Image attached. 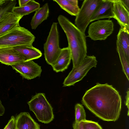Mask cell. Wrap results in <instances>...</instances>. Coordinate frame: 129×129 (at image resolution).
Masks as SVG:
<instances>
[{
	"label": "cell",
	"mask_w": 129,
	"mask_h": 129,
	"mask_svg": "<svg viewBox=\"0 0 129 129\" xmlns=\"http://www.w3.org/2000/svg\"><path fill=\"white\" fill-rule=\"evenodd\" d=\"M81 102L89 110L103 121H115L119 117L121 98L112 85L97 83L86 91Z\"/></svg>",
	"instance_id": "1"
},
{
	"label": "cell",
	"mask_w": 129,
	"mask_h": 129,
	"mask_svg": "<svg viewBox=\"0 0 129 129\" xmlns=\"http://www.w3.org/2000/svg\"><path fill=\"white\" fill-rule=\"evenodd\" d=\"M57 19L67 38L73 67H76L81 63L87 56L85 34L64 16L59 15Z\"/></svg>",
	"instance_id": "2"
},
{
	"label": "cell",
	"mask_w": 129,
	"mask_h": 129,
	"mask_svg": "<svg viewBox=\"0 0 129 129\" xmlns=\"http://www.w3.org/2000/svg\"><path fill=\"white\" fill-rule=\"evenodd\" d=\"M35 38L30 31L19 25L0 36V48L32 45Z\"/></svg>",
	"instance_id": "3"
},
{
	"label": "cell",
	"mask_w": 129,
	"mask_h": 129,
	"mask_svg": "<svg viewBox=\"0 0 129 129\" xmlns=\"http://www.w3.org/2000/svg\"><path fill=\"white\" fill-rule=\"evenodd\" d=\"M27 103L30 110L34 112L39 121L47 124L53 120V108L44 93H37Z\"/></svg>",
	"instance_id": "4"
},
{
	"label": "cell",
	"mask_w": 129,
	"mask_h": 129,
	"mask_svg": "<svg viewBox=\"0 0 129 129\" xmlns=\"http://www.w3.org/2000/svg\"><path fill=\"white\" fill-rule=\"evenodd\" d=\"M57 24L56 22H53L46 41L44 44L45 60L51 66L55 61L61 50L59 46Z\"/></svg>",
	"instance_id": "5"
},
{
	"label": "cell",
	"mask_w": 129,
	"mask_h": 129,
	"mask_svg": "<svg viewBox=\"0 0 129 129\" xmlns=\"http://www.w3.org/2000/svg\"><path fill=\"white\" fill-rule=\"evenodd\" d=\"M97 63L96 57L94 56H86L81 64L76 67H73L65 78L63 86L73 85L81 80L91 68L96 67Z\"/></svg>",
	"instance_id": "6"
},
{
	"label": "cell",
	"mask_w": 129,
	"mask_h": 129,
	"mask_svg": "<svg viewBox=\"0 0 129 129\" xmlns=\"http://www.w3.org/2000/svg\"><path fill=\"white\" fill-rule=\"evenodd\" d=\"M102 1L85 0L83 1L75 21V25L82 32L85 33L93 14Z\"/></svg>",
	"instance_id": "7"
},
{
	"label": "cell",
	"mask_w": 129,
	"mask_h": 129,
	"mask_svg": "<svg viewBox=\"0 0 129 129\" xmlns=\"http://www.w3.org/2000/svg\"><path fill=\"white\" fill-rule=\"evenodd\" d=\"M114 30V24L110 20H99L89 26L87 37L93 41L104 40Z\"/></svg>",
	"instance_id": "8"
},
{
	"label": "cell",
	"mask_w": 129,
	"mask_h": 129,
	"mask_svg": "<svg viewBox=\"0 0 129 129\" xmlns=\"http://www.w3.org/2000/svg\"><path fill=\"white\" fill-rule=\"evenodd\" d=\"M11 66L23 78L28 80L40 77L42 72L41 67L33 60L22 61Z\"/></svg>",
	"instance_id": "9"
},
{
	"label": "cell",
	"mask_w": 129,
	"mask_h": 129,
	"mask_svg": "<svg viewBox=\"0 0 129 129\" xmlns=\"http://www.w3.org/2000/svg\"><path fill=\"white\" fill-rule=\"evenodd\" d=\"M113 1L114 18L117 20L121 28L129 31V11L124 7L120 0Z\"/></svg>",
	"instance_id": "10"
},
{
	"label": "cell",
	"mask_w": 129,
	"mask_h": 129,
	"mask_svg": "<svg viewBox=\"0 0 129 129\" xmlns=\"http://www.w3.org/2000/svg\"><path fill=\"white\" fill-rule=\"evenodd\" d=\"M26 61L24 57L12 47L0 48V62L11 66L22 61Z\"/></svg>",
	"instance_id": "11"
},
{
	"label": "cell",
	"mask_w": 129,
	"mask_h": 129,
	"mask_svg": "<svg viewBox=\"0 0 129 129\" xmlns=\"http://www.w3.org/2000/svg\"><path fill=\"white\" fill-rule=\"evenodd\" d=\"M113 9V0H102L93 14L91 22L103 18H114Z\"/></svg>",
	"instance_id": "12"
},
{
	"label": "cell",
	"mask_w": 129,
	"mask_h": 129,
	"mask_svg": "<svg viewBox=\"0 0 129 129\" xmlns=\"http://www.w3.org/2000/svg\"><path fill=\"white\" fill-rule=\"evenodd\" d=\"M71 59V54L68 47L64 48L61 49L60 53L51 66L56 72H62L67 69Z\"/></svg>",
	"instance_id": "13"
},
{
	"label": "cell",
	"mask_w": 129,
	"mask_h": 129,
	"mask_svg": "<svg viewBox=\"0 0 129 129\" xmlns=\"http://www.w3.org/2000/svg\"><path fill=\"white\" fill-rule=\"evenodd\" d=\"M17 129H40V125L27 112L20 113L16 118Z\"/></svg>",
	"instance_id": "14"
},
{
	"label": "cell",
	"mask_w": 129,
	"mask_h": 129,
	"mask_svg": "<svg viewBox=\"0 0 129 129\" xmlns=\"http://www.w3.org/2000/svg\"><path fill=\"white\" fill-rule=\"evenodd\" d=\"M23 17L12 12L0 21V36L19 25V22Z\"/></svg>",
	"instance_id": "15"
},
{
	"label": "cell",
	"mask_w": 129,
	"mask_h": 129,
	"mask_svg": "<svg viewBox=\"0 0 129 129\" xmlns=\"http://www.w3.org/2000/svg\"><path fill=\"white\" fill-rule=\"evenodd\" d=\"M12 47L22 55L26 61L38 59L42 55L41 51L33 45H22Z\"/></svg>",
	"instance_id": "16"
},
{
	"label": "cell",
	"mask_w": 129,
	"mask_h": 129,
	"mask_svg": "<svg viewBox=\"0 0 129 129\" xmlns=\"http://www.w3.org/2000/svg\"><path fill=\"white\" fill-rule=\"evenodd\" d=\"M49 13V6L46 3L36 11L30 22L31 29H36L43 21L47 20Z\"/></svg>",
	"instance_id": "17"
},
{
	"label": "cell",
	"mask_w": 129,
	"mask_h": 129,
	"mask_svg": "<svg viewBox=\"0 0 129 129\" xmlns=\"http://www.w3.org/2000/svg\"><path fill=\"white\" fill-rule=\"evenodd\" d=\"M116 48L121 50L129 60V31L120 28L117 36Z\"/></svg>",
	"instance_id": "18"
},
{
	"label": "cell",
	"mask_w": 129,
	"mask_h": 129,
	"mask_svg": "<svg viewBox=\"0 0 129 129\" xmlns=\"http://www.w3.org/2000/svg\"><path fill=\"white\" fill-rule=\"evenodd\" d=\"M62 9L72 16L77 15L80 8L77 0H53Z\"/></svg>",
	"instance_id": "19"
},
{
	"label": "cell",
	"mask_w": 129,
	"mask_h": 129,
	"mask_svg": "<svg viewBox=\"0 0 129 129\" xmlns=\"http://www.w3.org/2000/svg\"><path fill=\"white\" fill-rule=\"evenodd\" d=\"M39 3L34 0H30L26 5L22 7H15L12 12L23 17L36 11L40 8Z\"/></svg>",
	"instance_id": "20"
},
{
	"label": "cell",
	"mask_w": 129,
	"mask_h": 129,
	"mask_svg": "<svg viewBox=\"0 0 129 129\" xmlns=\"http://www.w3.org/2000/svg\"><path fill=\"white\" fill-rule=\"evenodd\" d=\"M17 3L16 0H0V21L12 12Z\"/></svg>",
	"instance_id": "21"
},
{
	"label": "cell",
	"mask_w": 129,
	"mask_h": 129,
	"mask_svg": "<svg viewBox=\"0 0 129 129\" xmlns=\"http://www.w3.org/2000/svg\"><path fill=\"white\" fill-rule=\"evenodd\" d=\"M121 64L122 70L127 79L129 80V60L126 58L123 51L120 49L116 48Z\"/></svg>",
	"instance_id": "22"
},
{
	"label": "cell",
	"mask_w": 129,
	"mask_h": 129,
	"mask_svg": "<svg viewBox=\"0 0 129 129\" xmlns=\"http://www.w3.org/2000/svg\"><path fill=\"white\" fill-rule=\"evenodd\" d=\"M75 121L79 123L86 120V114L82 105L77 103L75 106Z\"/></svg>",
	"instance_id": "23"
},
{
	"label": "cell",
	"mask_w": 129,
	"mask_h": 129,
	"mask_svg": "<svg viewBox=\"0 0 129 129\" xmlns=\"http://www.w3.org/2000/svg\"><path fill=\"white\" fill-rule=\"evenodd\" d=\"M82 122L84 129H103L99 124L95 121L86 120Z\"/></svg>",
	"instance_id": "24"
},
{
	"label": "cell",
	"mask_w": 129,
	"mask_h": 129,
	"mask_svg": "<svg viewBox=\"0 0 129 129\" xmlns=\"http://www.w3.org/2000/svg\"><path fill=\"white\" fill-rule=\"evenodd\" d=\"M16 128L15 118L12 116L4 129H16Z\"/></svg>",
	"instance_id": "25"
},
{
	"label": "cell",
	"mask_w": 129,
	"mask_h": 129,
	"mask_svg": "<svg viewBox=\"0 0 129 129\" xmlns=\"http://www.w3.org/2000/svg\"><path fill=\"white\" fill-rule=\"evenodd\" d=\"M73 129H84L82 122L79 123L75 122L73 124Z\"/></svg>",
	"instance_id": "26"
},
{
	"label": "cell",
	"mask_w": 129,
	"mask_h": 129,
	"mask_svg": "<svg viewBox=\"0 0 129 129\" xmlns=\"http://www.w3.org/2000/svg\"><path fill=\"white\" fill-rule=\"evenodd\" d=\"M124 7L129 11V0H120Z\"/></svg>",
	"instance_id": "27"
},
{
	"label": "cell",
	"mask_w": 129,
	"mask_h": 129,
	"mask_svg": "<svg viewBox=\"0 0 129 129\" xmlns=\"http://www.w3.org/2000/svg\"><path fill=\"white\" fill-rule=\"evenodd\" d=\"M129 90L126 92V94L125 96V105L126 106L128 109L127 115H129Z\"/></svg>",
	"instance_id": "28"
},
{
	"label": "cell",
	"mask_w": 129,
	"mask_h": 129,
	"mask_svg": "<svg viewBox=\"0 0 129 129\" xmlns=\"http://www.w3.org/2000/svg\"><path fill=\"white\" fill-rule=\"evenodd\" d=\"M5 112V109L0 100V117L3 116Z\"/></svg>",
	"instance_id": "29"
},
{
	"label": "cell",
	"mask_w": 129,
	"mask_h": 129,
	"mask_svg": "<svg viewBox=\"0 0 129 129\" xmlns=\"http://www.w3.org/2000/svg\"><path fill=\"white\" fill-rule=\"evenodd\" d=\"M30 0H19L18 3L19 7L23 6L27 4Z\"/></svg>",
	"instance_id": "30"
},
{
	"label": "cell",
	"mask_w": 129,
	"mask_h": 129,
	"mask_svg": "<svg viewBox=\"0 0 129 129\" xmlns=\"http://www.w3.org/2000/svg\"><path fill=\"white\" fill-rule=\"evenodd\" d=\"M16 129H17V128H16Z\"/></svg>",
	"instance_id": "31"
}]
</instances>
